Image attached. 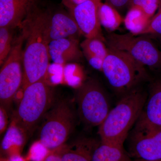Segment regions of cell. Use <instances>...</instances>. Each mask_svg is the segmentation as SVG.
<instances>
[{"mask_svg":"<svg viewBox=\"0 0 161 161\" xmlns=\"http://www.w3.org/2000/svg\"><path fill=\"white\" fill-rule=\"evenodd\" d=\"M8 161H23L21 157L18 155L11 156L10 158L8 159Z\"/></svg>","mask_w":161,"mask_h":161,"instance_id":"cell-27","label":"cell"},{"mask_svg":"<svg viewBox=\"0 0 161 161\" xmlns=\"http://www.w3.org/2000/svg\"><path fill=\"white\" fill-rule=\"evenodd\" d=\"M53 90L46 80L28 86L13 115L14 122L28 137L40 121L53 106Z\"/></svg>","mask_w":161,"mask_h":161,"instance_id":"cell-3","label":"cell"},{"mask_svg":"<svg viewBox=\"0 0 161 161\" xmlns=\"http://www.w3.org/2000/svg\"><path fill=\"white\" fill-rule=\"evenodd\" d=\"M27 137L24 132L12 121L2 142V149L12 153L13 151H19Z\"/></svg>","mask_w":161,"mask_h":161,"instance_id":"cell-20","label":"cell"},{"mask_svg":"<svg viewBox=\"0 0 161 161\" xmlns=\"http://www.w3.org/2000/svg\"><path fill=\"white\" fill-rule=\"evenodd\" d=\"M8 115L7 110L1 105L0 107V133L2 134L7 129Z\"/></svg>","mask_w":161,"mask_h":161,"instance_id":"cell-25","label":"cell"},{"mask_svg":"<svg viewBox=\"0 0 161 161\" xmlns=\"http://www.w3.org/2000/svg\"><path fill=\"white\" fill-rule=\"evenodd\" d=\"M14 28L0 27V65L8 58L13 47Z\"/></svg>","mask_w":161,"mask_h":161,"instance_id":"cell-21","label":"cell"},{"mask_svg":"<svg viewBox=\"0 0 161 161\" xmlns=\"http://www.w3.org/2000/svg\"><path fill=\"white\" fill-rule=\"evenodd\" d=\"M134 161H137L134 160ZM158 161H161V160Z\"/></svg>","mask_w":161,"mask_h":161,"instance_id":"cell-31","label":"cell"},{"mask_svg":"<svg viewBox=\"0 0 161 161\" xmlns=\"http://www.w3.org/2000/svg\"><path fill=\"white\" fill-rule=\"evenodd\" d=\"M39 20L47 43L64 38L78 39L82 33L69 12L38 10Z\"/></svg>","mask_w":161,"mask_h":161,"instance_id":"cell-10","label":"cell"},{"mask_svg":"<svg viewBox=\"0 0 161 161\" xmlns=\"http://www.w3.org/2000/svg\"><path fill=\"white\" fill-rule=\"evenodd\" d=\"M136 123L161 129V78L150 85L149 95Z\"/></svg>","mask_w":161,"mask_h":161,"instance_id":"cell-14","label":"cell"},{"mask_svg":"<svg viewBox=\"0 0 161 161\" xmlns=\"http://www.w3.org/2000/svg\"><path fill=\"white\" fill-rule=\"evenodd\" d=\"M105 43L98 38H86L80 44L84 57L90 65L101 71L108 53Z\"/></svg>","mask_w":161,"mask_h":161,"instance_id":"cell-16","label":"cell"},{"mask_svg":"<svg viewBox=\"0 0 161 161\" xmlns=\"http://www.w3.org/2000/svg\"><path fill=\"white\" fill-rule=\"evenodd\" d=\"M130 1L131 0H106V3H108L119 12L127 7L129 8Z\"/></svg>","mask_w":161,"mask_h":161,"instance_id":"cell-24","label":"cell"},{"mask_svg":"<svg viewBox=\"0 0 161 161\" xmlns=\"http://www.w3.org/2000/svg\"><path fill=\"white\" fill-rule=\"evenodd\" d=\"M1 161H8V159H6L1 158Z\"/></svg>","mask_w":161,"mask_h":161,"instance_id":"cell-28","label":"cell"},{"mask_svg":"<svg viewBox=\"0 0 161 161\" xmlns=\"http://www.w3.org/2000/svg\"><path fill=\"white\" fill-rule=\"evenodd\" d=\"M98 144L92 139L81 138L58 150L62 161H92V153Z\"/></svg>","mask_w":161,"mask_h":161,"instance_id":"cell-15","label":"cell"},{"mask_svg":"<svg viewBox=\"0 0 161 161\" xmlns=\"http://www.w3.org/2000/svg\"><path fill=\"white\" fill-rule=\"evenodd\" d=\"M66 1V0H62V2H64V1Z\"/></svg>","mask_w":161,"mask_h":161,"instance_id":"cell-29","label":"cell"},{"mask_svg":"<svg viewBox=\"0 0 161 161\" xmlns=\"http://www.w3.org/2000/svg\"><path fill=\"white\" fill-rule=\"evenodd\" d=\"M23 32L14 43L12 49L2 65L0 72V102L6 110L22 87L23 81Z\"/></svg>","mask_w":161,"mask_h":161,"instance_id":"cell-8","label":"cell"},{"mask_svg":"<svg viewBox=\"0 0 161 161\" xmlns=\"http://www.w3.org/2000/svg\"><path fill=\"white\" fill-rule=\"evenodd\" d=\"M26 40L23 53V90L35 82L45 80L50 60L47 43L36 8L22 26Z\"/></svg>","mask_w":161,"mask_h":161,"instance_id":"cell-2","label":"cell"},{"mask_svg":"<svg viewBox=\"0 0 161 161\" xmlns=\"http://www.w3.org/2000/svg\"><path fill=\"white\" fill-rule=\"evenodd\" d=\"M161 5V3L158 0H131L129 8L131 6L138 7L151 19Z\"/></svg>","mask_w":161,"mask_h":161,"instance_id":"cell-22","label":"cell"},{"mask_svg":"<svg viewBox=\"0 0 161 161\" xmlns=\"http://www.w3.org/2000/svg\"><path fill=\"white\" fill-rule=\"evenodd\" d=\"M101 0H87L69 10L86 38H98L106 43L98 18Z\"/></svg>","mask_w":161,"mask_h":161,"instance_id":"cell-11","label":"cell"},{"mask_svg":"<svg viewBox=\"0 0 161 161\" xmlns=\"http://www.w3.org/2000/svg\"><path fill=\"white\" fill-rule=\"evenodd\" d=\"M149 34L161 36V5L158 11L153 17L148 26L140 35Z\"/></svg>","mask_w":161,"mask_h":161,"instance_id":"cell-23","label":"cell"},{"mask_svg":"<svg viewBox=\"0 0 161 161\" xmlns=\"http://www.w3.org/2000/svg\"><path fill=\"white\" fill-rule=\"evenodd\" d=\"M150 20L140 8L131 6L124 18V23L130 33L135 36H139L146 29Z\"/></svg>","mask_w":161,"mask_h":161,"instance_id":"cell-18","label":"cell"},{"mask_svg":"<svg viewBox=\"0 0 161 161\" xmlns=\"http://www.w3.org/2000/svg\"><path fill=\"white\" fill-rule=\"evenodd\" d=\"M147 95L137 87L122 96L98 126L101 142L124 146L130 130L140 117Z\"/></svg>","mask_w":161,"mask_h":161,"instance_id":"cell-1","label":"cell"},{"mask_svg":"<svg viewBox=\"0 0 161 161\" xmlns=\"http://www.w3.org/2000/svg\"><path fill=\"white\" fill-rule=\"evenodd\" d=\"M106 40L108 47L126 52L145 67L153 70L161 69V51L145 35L111 32Z\"/></svg>","mask_w":161,"mask_h":161,"instance_id":"cell-7","label":"cell"},{"mask_svg":"<svg viewBox=\"0 0 161 161\" xmlns=\"http://www.w3.org/2000/svg\"><path fill=\"white\" fill-rule=\"evenodd\" d=\"M43 161H62L61 157L58 151L53 152L47 155Z\"/></svg>","mask_w":161,"mask_h":161,"instance_id":"cell-26","label":"cell"},{"mask_svg":"<svg viewBox=\"0 0 161 161\" xmlns=\"http://www.w3.org/2000/svg\"><path fill=\"white\" fill-rule=\"evenodd\" d=\"M48 49L50 60L60 65L78 63L84 57L79 40L74 38L53 40L48 43Z\"/></svg>","mask_w":161,"mask_h":161,"instance_id":"cell-13","label":"cell"},{"mask_svg":"<svg viewBox=\"0 0 161 161\" xmlns=\"http://www.w3.org/2000/svg\"><path fill=\"white\" fill-rule=\"evenodd\" d=\"M102 71L111 87L121 96L148 77L145 67L129 54L109 47Z\"/></svg>","mask_w":161,"mask_h":161,"instance_id":"cell-4","label":"cell"},{"mask_svg":"<svg viewBox=\"0 0 161 161\" xmlns=\"http://www.w3.org/2000/svg\"><path fill=\"white\" fill-rule=\"evenodd\" d=\"M76 116L67 101H60L54 104L43 117L39 131L40 143L50 150L62 147L75 129Z\"/></svg>","mask_w":161,"mask_h":161,"instance_id":"cell-5","label":"cell"},{"mask_svg":"<svg viewBox=\"0 0 161 161\" xmlns=\"http://www.w3.org/2000/svg\"><path fill=\"white\" fill-rule=\"evenodd\" d=\"M98 18L101 26L108 31L118 29L124 19L119 12L107 3H101L98 9Z\"/></svg>","mask_w":161,"mask_h":161,"instance_id":"cell-19","label":"cell"},{"mask_svg":"<svg viewBox=\"0 0 161 161\" xmlns=\"http://www.w3.org/2000/svg\"><path fill=\"white\" fill-rule=\"evenodd\" d=\"M76 100L78 116L89 126H99L112 108L106 91L95 79H89L80 85Z\"/></svg>","mask_w":161,"mask_h":161,"instance_id":"cell-6","label":"cell"},{"mask_svg":"<svg viewBox=\"0 0 161 161\" xmlns=\"http://www.w3.org/2000/svg\"><path fill=\"white\" fill-rule=\"evenodd\" d=\"M158 1H159V2L161 3V0H158Z\"/></svg>","mask_w":161,"mask_h":161,"instance_id":"cell-30","label":"cell"},{"mask_svg":"<svg viewBox=\"0 0 161 161\" xmlns=\"http://www.w3.org/2000/svg\"><path fill=\"white\" fill-rule=\"evenodd\" d=\"M92 161H134L124 146L112 145L100 142L92 153Z\"/></svg>","mask_w":161,"mask_h":161,"instance_id":"cell-17","label":"cell"},{"mask_svg":"<svg viewBox=\"0 0 161 161\" xmlns=\"http://www.w3.org/2000/svg\"><path fill=\"white\" fill-rule=\"evenodd\" d=\"M128 150L134 160H161V129L136 123L129 138Z\"/></svg>","mask_w":161,"mask_h":161,"instance_id":"cell-9","label":"cell"},{"mask_svg":"<svg viewBox=\"0 0 161 161\" xmlns=\"http://www.w3.org/2000/svg\"><path fill=\"white\" fill-rule=\"evenodd\" d=\"M38 0H0V27L15 29L36 7Z\"/></svg>","mask_w":161,"mask_h":161,"instance_id":"cell-12","label":"cell"}]
</instances>
